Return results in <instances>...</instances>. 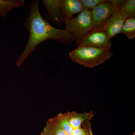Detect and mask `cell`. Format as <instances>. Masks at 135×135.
I'll use <instances>...</instances> for the list:
<instances>
[{"instance_id":"4fadbf2b","label":"cell","mask_w":135,"mask_h":135,"mask_svg":"<svg viewBox=\"0 0 135 135\" xmlns=\"http://www.w3.org/2000/svg\"><path fill=\"white\" fill-rule=\"evenodd\" d=\"M47 122L50 126L53 135H67L55 117L49 119Z\"/></svg>"},{"instance_id":"52a82bcc","label":"cell","mask_w":135,"mask_h":135,"mask_svg":"<svg viewBox=\"0 0 135 135\" xmlns=\"http://www.w3.org/2000/svg\"><path fill=\"white\" fill-rule=\"evenodd\" d=\"M127 18L119 9L115 11L101 29L106 33L110 40L120 33L123 23Z\"/></svg>"},{"instance_id":"7a4b0ae2","label":"cell","mask_w":135,"mask_h":135,"mask_svg":"<svg viewBox=\"0 0 135 135\" xmlns=\"http://www.w3.org/2000/svg\"><path fill=\"white\" fill-rule=\"evenodd\" d=\"M113 55L110 49L78 46L69 53V56L74 62L92 68L104 64Z\"/></svg>"},{"instance_id":"5bb4252c","label":"cell","mask_w":135,"mask_h":135,"mask_svg":"<svg viewBox=\"0 0 135 135\" xmlns=\"http://www.w3.org/2000/svg\"><path fill=\"white\" fill-rule=\"evenodd\" d=\"M104 1V0H80L84 9L91 11Z\"/></svg>"},{"instance_id":"2e32d148","label":"cell","mask_w":135,"mask_h":135,"mask_svg":"<svg viewBox=\"0 0 135 135\" xmlns=\"http://www.w3.org/2000/svg\"><path fill=\"white\" fill-rule=\"evenodd\" d=\"M88 135H94L93 134V133H92V130H91L90 131L89 133L88 134Z\"/></svg>"},{"instance_id":"8992f818","label":"cell","mask_w":135,"mask_h":135,"mask_svg":"<svg viewBox=\"0 0 135 135\" xmlns=\"http://www.w3.org/2000/svg\"><path fill=\"white\" fill-rule=\"evenodd\" d=\"M47 10L46 21L59 27L62 26L65 17L60 7V0L40 1Z\"/></svg>"},{"instance_id":"e0dca14e","label":"cell","mask_w":135,"mask_h":135,"mask_svg":"<svg viewBox=\"0 0 135 135\" xmlns=\"http://www.w3.org/2000/svg\"><path fill=\"white\" fill-rule=\"evenodd\" d=\"M135 135L134 134H133V135Z\"/></svg>"},{"instance_id":"7c38bea8","label":"cell","mask_w":135,"mask_h":135,"mask_svg":"<svg viewBox=\"0 0 135 135\" xmlns=\"http://www.w3.org/2000/svg\"><path fill=\"white\" fill-rule=\"evenodd\" d=\"M120 9L127 18L135 17V0L126 1Z\"/></svg>"},{"instance_id":"9a60e30c","label":"cell","mask_w":135,"mask_h":135,"mask_svg":"<svg viewBox=\"0 0 135 135\" xmlns=\"http://www.w3.org/2000/svg\"><path fill=\"white\" fill-rule=\"evenodd\" d=\"M40 135H53L50 126L47 122H46V126L41 133Z\"/></svg>"},{"instance_id":"277c9868","label":"cell","mask_w":135,"mask_h":135,"mask_svg":"<svg viewBox=\"0 0 135 135\" xmlns=\"http://www.w3.org/2000/svg\"><path fill=\"white\" fill-rule=\"evenodd\" d=\"M112 43L103 29H93L81 41L79 47L110 49Z\"/></svg>"},{"instance_id":"ba28073f","label":"cell","mask_w":135,"mask_h":135,"mask_svg":"<svg viewBox=\"0 0 135 135\" xmlns=\"http://www.w3.org/2000/svg\"><path fill=\"white\" fill-rule=\"evenodd\" d=\"M64 114L68 123L73 130L83 127L84 123L88 121H90L94 116L92 111L83 113H78L73 111Z\"/></svg>"},{"instance_id":"9c48e42d","label":"cell","mask_w":135,"mask_h":135,"mask_svg":"<svg viewBox=\"0 0 135 135\" xmlns=\"http://www.w3.org/2000/svg\"><path fill=\"white\" fill-rule=\"evenodd\" d=\"M60 2L65 18H71L84 9L80 0H60Z\"/></svg>"},{"instance_id":"8fae6325","label":"cell","mask_w":135,"mask_h":135,"mask_svg":"<svg viewBox=\"0 0 135 135\" xmlns=\"http://www.w3.org/2000/svg\"><path fill=\"white\" fill-rule=\"evenodd\" d=\"M120 33H124L129 40L135 38V17L127 18L123 23Z\"/></svg>"},{"instance_id":"5b68a950","label":"cell","mask_w":135,"mask_h":135,"mask_svg":"<svg viewBox=\"0 0 135 135\" xmlns=\"http://www.w3.org/2000/svg\"><path fill=\"white\" fill-rule=\"evenodd\" d=\"M110 1H104L91 10L94 29L102 28L115 11Z\"/></svg>"},{"instance_id":"3957f363","label":"cell","mask_w":135,"mask_h":135,"mask_svg":"<svg viewBox=\"0 0 135 135\" xmlns=\"http://www.w3.org/2000/svg\"><path fill=\"white\" fill-rule=\"evenodd\" d=\"M64 24L75 36L79 46L83 38L94 29L91 11L84 9L75 17L65 18Z\"/></svg>"},{"instance_id":"30bf717a","label":"cell","mask_w":135,"mask_h":135,"mask_svg":"<svg viewBox=\"0 0 135 135\" xmlns=\"http://www.w3.org/2000/svg\"><path fill=\"white\" fill-rule=\"evenodd\" d=\"M25 5L24 0H0V16L5 17L12 9Z\"/></svg>"},{"instance_id":"6da1fadb","label":"cell","mask_w":135,"mask_h":135,"mask_svg":"<svg viewBox=\"0 0 135 135\" xmlns=\"http://www.w3.org/2000/svg\"><path fill=\"white\" fill-rule=\"evenodd\" d=\"M40 2L39 0H34L29 5V15L23 24L29 31V39L24 50L17 59V66L22 65L37 46L47 40H55L65 44L76 42L72 33L65 29L55 28L44 19L39 10Z\"/></svg>"}]
</instances>
